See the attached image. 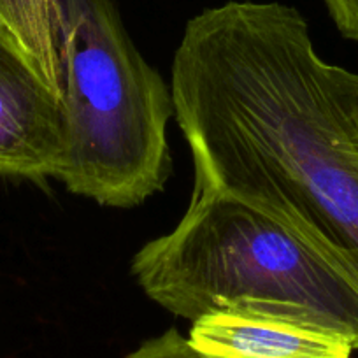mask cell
<instances>
[{"label":"cell","instance_id":"6da1fadb","mask_svg":"<svg viewBox=\"0 0 358 358\" xmlns=\"http://www.w3.org/2000/svg\"><path fill=\"white\" fill-rule=\"evenodd\" d=\"M171 92L195 185L358 274V74L320 57L299 9L230 0L195 15Z\"/></svg>","mask_w":358,"mask_h":358},{"label":"cell","instance_id":"ba28073f","mask_svg":"<svg viewBox=\"0 0 358 358\" xmlns=\"http://www.w3.org/2000/svg\"><path fill=\"white\" fill-rule=\"evenodd\" d=\"M339 32L358 43V0H323Z\"/></svg>","mask_w":358,"mask_h":358},{"label":"cell","instance_id":"8992f818","mask_svg":"<svg viewBox=\"0 0 358 358\" xmlns=\"http://www.w3.org/2000/svg\"><path fill=\"white\" fill-rule=\"evenodd\" d=\"M0 29L15 41L34 71L60 97L57 0H0Z\"/></svg>","mask_w":358,"mask_h":358},{"label":"cell","instance_id":"7a4b0ae2","mask_svg":"<svg viewBox=\"0 0 358 358\" xmlns=\"http://www.w3.org/2000/svg\"><path fill=\"white\" fill-rule=\"evenodd\" d=\"M130 273L179 318L273 316L329 330L358 351V274L211 187L194 183L187 213L134 255Z\"/></svg>","mask_w":358,"mask_h":358},{"label":"cell","instance_id":"9c48e42d","mask_svg":"<svg viewBox=\"0 0 358 358\" xmlns=\"http://www.w3.org/2000/svg\"><path fill=\"white\" fill-rule=\"evenodd\" d=\"M0 30H2V29H0Z\"/></svg>","mask_w":358,"mask_h":358},{"label":"cell","instance_id":"52a82bcc","mask_svg":"<svg viewBox=\"0 0 358 358\" xmlns=\"http://www.w3.org/2000/svg\"><path fill=\"white\" fill-rule=\"evenodd\" d=\"M125 358H202L176 329L144 341L137 350L130 351Z\"/></svg>","mask_w":358,"mask_h":358},{"label":"cell","instance_id":"277c9868","mask_svg":"<svg viewBox=\"0 0 358 358\" xmlns=\"http://www.w3.org/2000/svg\"><path fill=\"white\" fill-rule=\"evenodd\" d=\"M65 157L60 97L0 30V174L44 183Z\"/></svg>","mask_w":358,"mask_h":358},{"label":"cell","instance_id":"3957f363","mask_svg":"<svg viewBox=\"0 0 358 358\" xmlns=\"http://www.w3.org/2000/svg\"><path fill=\"white\" fill-rule=\"evenodd\" d=\"M65 157L58 181L106 208H136L172 172L171 86L130 39L115 0H57Z\"/></svg>","mask_w":358,"mask_h":358},{"label":"cell","instance_id":"5b68a950","mask_svg":"<svg viewBox=\"0 0 358 358\" xmlns=\"http://www.w3.org/2000/svg\"><path fill=\"white\" fill-rule=\"evenodd\" d=\"M188 343L202 358H351L344 337L273 316L213 313L195 320Z\"/></svg>","mask_w":358,"mask_h":358}]
</instances>
